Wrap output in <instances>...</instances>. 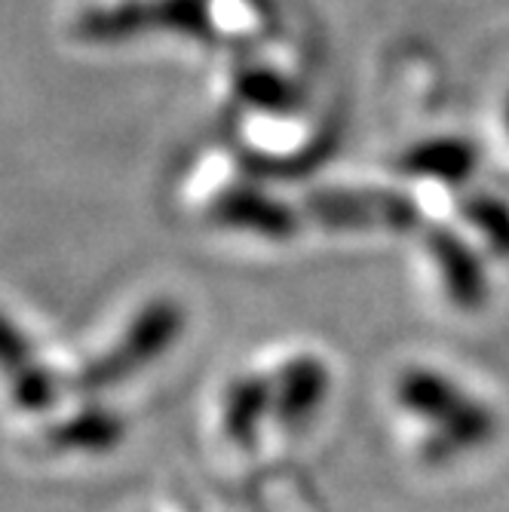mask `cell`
Here are the masks:
<instances>
[{
  "label": "cell",
  "mask_w": 509,
  "mask_h": 512,
  "mask_svg": "<svg viewBox=\"0 0 509 512\" xmlns=\"http://www.w3.org/2000/svg\"><path fill=\"white\" fill-rule=\"evenodd\" d=\"M399 405L427 427L424 457L439 463L491 442L497 417L448 375L427 365H408L396 378Z\"/></svg>",
  "instance_id": "obj_1"
},
{
  "label": "cell",
  "mask_w": 509,
  "mask_h": 512,
  "mask_svg": "<svg viewBox=\"0 0 509 512\" xmlns=\"http://www.w3.org/2000/svg\"><path fill=\"white\" fill-rule=\"evenodd\" d=\"M184 325H188V313H184L178 301L172 298L148 301L129 319L120 338L105 353L92 356L77 371L74 387L89 396L135 378L142 368L160 362L172 350V344H178V338L184 335Z\"/></svg>",
  "instance_id": "obj_2"
},
{
  "label": "cell",
  "mask_w": 509,
  "mask_h": 512,
  "mask_svg": "<svg viewBox=\"0 0 509 512\" xmlns=\"http://www.w3.org/2000/svg\"><path fill=\"white\" fill-rule=\"evenodd\" d=\"M270 393V424L286 433H301L316 421L332 393V371L319 356H295L267 375Z\"/></svg>",
  "instance_id": "obj_3"
},
{
  "label": "cell",
  "mask_w": 509,
  "mask_h": 512,
  "mask_svg": "<svg viewBox=\"0 0 509 512\" xmlns=\"http://www.w3.org/2000/svg\"><path fill=\"white\" fill-rule=\"evenodd\" d=\"M0 381L16 408L40 414L59 402V378L19 322L0 310Z\"/></svg>",
  "instance_id": "obj_4"
},
{
  "label": "cell",
  "mask_w": 509,
  "mask_h": 512,
  "mask_svg": "<svg viewBox=\"0 0 509 512\" xmlns=\"http://www.w3.org/2000/svg\"><path fill=\"white\" fill-rule=\"evenodd\" d=\"M313 212L322 224L341 230H402L414 221V209L405 197L384 191H329L313 197Z\"/></svg>",
  "instance_id": "obj_5"
},
{
  "label": "cell",
  "mask_w": 509,
  "mask_h": 512,
  "mask_svg": "<svg viewBox=\"0 0 509 512\" xmlns=\"http://www.w3.org/2000/svg\"><path fill=\"white\" fill-rule=\"evenodd\" d=\"M212 218L227 230H240V234L264 240H286L298 230V218L286 203L255 188L227 191L215 203Z\"/></svg>",
  "instance_id": "obj_6"
},
{
  "label": "cell",
  "mask_w": 509,
  "mask_h": 512,
  "mask_svg": "<svg viewBox=\"0 0 509 512\" xmlns=\"http://www.w3.org/2000/svg\"><path fill=\"white\" fill-rule=\"evenodd\" d=\"M270 424L267 375H243L230 381L221 399V430L230 445L249 448Z\"/></svg>",
  "instance_id": "obj_7"
},
{
  "label": "cell",
  "mask_w": 509,
  "mask_h": 512,
  "mask_svg": "<svg viewBox=\"0 0 509 512\" xmlns=\"http://www.w3.org/2000/svg\"><path fill=\"white\" fill-rule=\"evenodd\" d=\"M126 433L123 417L111 408H83L46 433V445L53 451L71 454H99L114 448Z\"/></svg>",
  "instance_id": "obj_8"
},
{
  "label": "cell",
  "mask_w": 509,
  "mask_h": 512,
  "mask_svg": "<svg viewBox=\"0 0 509 512\" xmlns=\"http://www.w3.org/2000/svg\"><path fill=\"white\" fill-rule=\"evenodd\" d=\"M430 252L439 264L442 286H445L448 298L457 307L476 310L485 301V276H482V267L473 258V252L451 234H436L430 240Z\"/></svg>",
  "instance_id": "obj_9"
},
{
  "label": "cell",
  "mask_w": 509,
  "mask_h": 512,
  "mask_svg": "<svg viewBox=\"0 0 509 512\" xmlns=\"http://www.w3.org/2000/svg\"><path fill=\"white\" fill-rule=\"evenodd\" d=\"M411 175L439 178V181H464L476 169V148L460 138H433L411 148L402 160Z\"/></svg>",
  "instance_id": "obj_10"
},
{
  "label": "cell",
  "mask_w": 509,
  "mask_h": 512,
  "mask_svg": "<svg viewBox=\"0 0 509 512\" xmlns=\"http://www.w3.org/2000/svg\"><path fill=\"white\" fill-rule=\"evenodd\" d=\"M237 92L246 105L264 108V111H289L298 105L301 92L295 83L280 77L276 71H246L237 77Z\"/></svg>",
  "instance_id": "obj_11"
},
{
  "label": "cell",
  "mask_w": 509,
  "mask_h": 512,
  "mask_svg": "<svg viewBox=\"0 0 509 512\" xmlns=\"http://www.w3.org/2000/svg\"><path fill=\"white\" fill-rule=\"evenodd\" d=\"M470 215L476 218V227L482 230V234L500 246V252H509V215H506V209L482 200V203L470 206Z\"/></svg>",
  "instance_id": "obj_12"
},
{
  "label": "cell",
  "mask_w": 509,
  "mask_h": 512,
  "mask_svg": "<svg viewBox=\"0 0 509 512\" xmlns=\"http://www.w3.org/2000/svg\"><path fill=\"white\" fill-rule=\"evenodd\" d=\"M503 120H506V132H509V99H506V111H503Z\"/></svg>",
  "instance_id": "obj_13"
}]
</instances>
